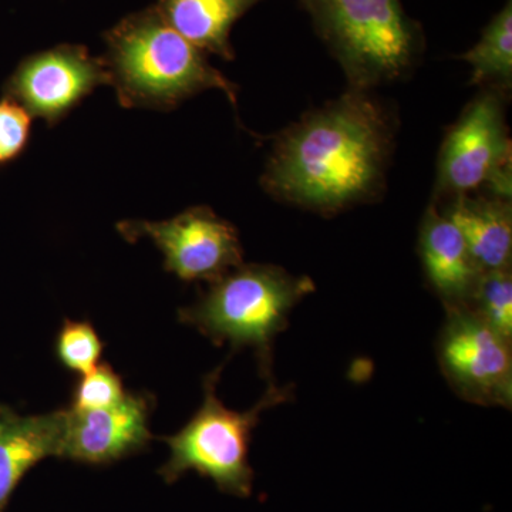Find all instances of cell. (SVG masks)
<instances>
[{"mask_svg":"<svg viewBox=\"0 0 512 512\" xmlns=\"http://www.w3.org/2000/svg\"><path fill=\"white\" fill-rule=\"evenodd\" d=\"M392 114L350 89L282 131L261 184L275 200L333 215L375 198L393 150Z\"/></svg>","mask_w":512,"mask_h":512,"instance_id":"6da1fadb","label":"cell"},{"mask_svg":"<svg viewBox=\"0 0 512 512\" xmlns=\"http://www.w3.org/2000/svg\"><path fill=\"white\" fill-rule=\"evenodd\" d=\"M110 86L126 109L174 110L205 90H221L237 104V84L211 66L158 10L123 20L109 35Z\"/></svg>","mask_w":512,"mask_h":512,"instance_id":"7a4b0ae2","label":"cell"},{"mask_svg":"<svg viewBox=\"0 0 512 512\" xmlns=\"http://www.w3.org/2000/svg\"><path fill=\"white\" fill-rule=\"evenodd\" d=\"M315 289L309 276L281 266L242 264L211 282L200 301L181 311V320L217 345L254 349L259 372L271 383L276 336L288 328L293 308Z\"/></svg>","mask_w":512,"mask_h":512,"instance_id":"3957f363","label":"cell"},{"mask_svg":"<svg viewBox=\"0 0 512 512\" xmlns=\"http://www.w3.org/2000/svg\"><path fill=\"white\" fill-rule=\"evenodd\" d=\"M313 28L348 77L366 90L412 72L426 36L402 0H299Z\"/></svg>","mask_w":512,"mask_h":512,"instance_id":"277c9868","label":"cell"},{"mask_svg":"<svg viewBox=\"0 0 512 512\" xmlns=\"http://www.w3.org/2000/svg\"><path fill=\"white\" fill-rule=\"evenodd\" d=\"M221 370L222 366L217 367L205 377L204 402L190 423L165 439L171 454L161 474L171 483L187 471H197L211 478L222 493L249 497L254 483V471L248 461L252 430L266 410L291 402L295 387L268 383L264 396L252 409L235 412L218 399Z\"/></svg>","mask_w":512,"mask_h":512,"instance_id":"5b68a950","label":"cell"},{"mask_svg":"<svg viewBox=\"0 0 512 512\" xmlns=\"http://www.w3.org/2000/svg\"><path fill=\"white\" fill-rule=\"evenodd\" d=\"M437 185L447 197L485 187L488 195L511 201V141L503 92L485 90L450 128L440 151Z\"/></svg>","mask_w":512,"mask_h":512,"instance_id":"8992f818","label":"cell"},{"mask_svg":"<svg viewBox=\"0 0 512 512\" xmlns=\"http://www.w3.org/2000/svg\"><path fill=\"white\" fill-rule=\"evenodd\" d=\"M441 373L460 399L477 406L512 407V340L467 306L446 309L437 340Z\"/></svg>","mask_w":512,"mask_h":512,"instance_id":"52a82bcc","label":"cell"},{"mask_svg":"<svg viewBox=\"0 0 512 512\" xmlns=\"http://www.w3.org/2000/svg\"><path fill=\"white\" fill-rule=\"evenodd\" d=\"M128 242L148 238L163 252L165 271L183 281L215 282L244 264L238 231L211 208L192 207L168 221H121Z\"/></svg>","mask_w":512,"mask_h":512,"instance_id":"ba28073f","label":"cell"},{"mask_svg":"<svg viewBox=\"0 0 512 512\" xmlns=\"http://www.w3.org/2000/svg\"><path fill=\"white\" fill-rule=\"evenodd\" d=\"M104 84L110 86V74L103 60L82 46H59L22 60L3 84V93L30 116L55 126Z\"/></svg>","mask_w":512,"mask_h":512,"instance_id":"9c48e42d","label":"cell"},{"mask_svg":"<svg viewBox=\"0 0 512 512\" xmlns=\"http://www.w3.org/2000/svg\"><path fill=\"white\" fill-rule=\"evenodd\" d=\"M150 440L148 404L126 394L106 409L67 410L62 456L83 463H109L133 453Z\"/></svg>","mask_w":512,"mask_h":512,"instance_id":"30bf717a","label":"cell"},{"mask_svg":"<svg viewBox=\"0 0 512 512\" xmlns=\"http://www.w3.org/2000/svg\"><path fill=\"white\" fill-rule=\"evenodd\" d=\"M419 254L427 281L444 309L467 306L483 271L454 222L436 205L421 222Z\"/></svg>","mask_w":512,"mask_h":512,"instance_id":"8fae6325","label":"cell"},{"mask_svg":"<svg viewBox=\"0 0 512 512\" xmlns=\"http://www.w3.org/2000/svg\"><path fill=\"white\" fill-rule=\"evenodd\" d=\"M443 212L454 222L481 271L511 268L512 208L493 195H456Z\"/></svg>","mask_w":512,"mask_h":512,"instance_id":"7c38bea8","label":"cell"},{"mask_svg":"<svg viewBox=\"0 0 512 512\" xmlns=\"http://www.w3.org/2000/svg\"><path fill=\"white\" fill-rule=\"evenodd\" d=\"M67 410L16 419L0 427V511L23 476L43 458L62 456Z\"/></svg>","mask_w":512,"mask_h":512,"instance_id":"4fadbf2b","label":"cell"},{"mask_svg":"<svg viewBox=\"0 0 512 512\" xmlns=\"http://www.w3.org/2000/svg\"><path fill=\"white\" fill-rule=\"evenodd\" d=\"M262 0H161V16L201 52L234 60L231 30Z\"/></svg>","mask_w":512,"mask_h":512,"instance_id":"5bb4252c","label":"cell"},{"mask_svg":"<svg viewBox=\"0 0 512 512\" xmlns=\"http://www.w3.org/2000/svg\"><path fill=\"white\" fill-rule=\"evenodd\" d=\"M473 70L471 83L508 92L512 84V2L485 26L476 46L460 56Z\"/></svg>","mask_w":512,"mask_h":512,"instance_id":"9a60e30c","label":"cell"},{"mask_svg":"<svg viewBox=\"0 0 512 512\" xmlns=\"http://www.w3.org/2000/svg\"><path fill=\"white\" fill-rule=\"evenodd\" d=\"M467 308L504 338L512 340L511 268L483 272Z\"/></svg>","mask_w":512,"mask_h":512,"instance_id":"2e32d148","label":"cell"},{"mask_svg":"<svg viewBox=\"0 0 512 512\" xmlns=\"http://www.w3.org/2000/svg\"><path fill=\"white\" fill-rule=\"evenodd\" d=\"M56 350L67 369L86 376L96 369L103 345L89 323L66 322L57 338Z\"/></svg>","mask_w":512,"mask_h":512,"instance_id":"e0dca14e","label":"cell"},{"mask_svg":"<svg viewBox=\"0 0 512 512\" xmlns=\"http://www.w3.org/2000/svg\"><path fill=\"white\" fill-rule=\"evenodd\" d=\"M32 116L18 101L0 99V168L15 163L28 150Z\"/></svg>","mask_w":512,"mask_h":512,"instance_id":"ac0fdd59","label":"cell"},{"mask_svg":"<svg viewBox=\"0 0 512 512\" xmlns=\"http://www.w3.org/2000/svg\"><path fill=\"white\" fill-rule=\"evenodd\" d=\"M126 396L120 377L109 365L97 366L92 373L83 377L76 390L72 410H99L119 403Z\"/></svg>","mask_w":512,"mask_h":512,"instance_id":"d6986e66","label":"cell"},{"mask_svg":"<svg viewBox=\"0 0 512 512\" xmlns=\"http://www.w3.org/2000/svg\"><path fill=\"white\" fill-rule=\"evenodd\" d=\"M2 424H3V423H0V427H2Z\"/></svg>","mask_w":512,"mask_h":512,"instance_id":"ffe728a7","label":"cell"}]
</instances>
